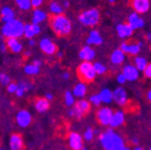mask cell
I'll list each match as a JSON object with an SVG mask.
<instances>
[{"instance_id":"836d02e7","label":"cell","mask_w":151,"mask_h":150,"mask_svg":"<svg viewBox=\"0 0 151 150\" xmlns=\"http://www.w3.org/2000/svg\"><path fill=\"white\" fill-rule=\"evenodd\" d=\"M93 66H94V69H96V73L97 75H104V74L107 73V66L105 64L101 63V62H94L93 63Z\"/></svg>"},{"instance_id":"f35d334b","label":"cell","mask_w":151,"mask_h":150,"mask_svg":"<svg viewBox=\"0 0 151 150\" xmlns=\"http://www.w3.org/2000/svg\"><path fill=\"white\" fill-rule=\"evenodd\" d=\"M0 82L3 85L9 84V77L5 74H0Z\"/></svg>"},{"instance_id":"74e56055","label":"cell","mask_w":151,"mask_h":150,"mask_svg":"<svg viewBox=\"0 0 151 150\" xmlns=\"http://www.w3.org/2000/svg\"><path fill=\"white\" fill-rule=\"evenodd\" d=\"M116 82H118L119 84H121V85L125 84V83L127 82V79H126V77L124 76V74L120 73L118 76H116Z\"/></svg>"},{"instance_id":"ee69618b","label":"cell","mask_w":151,"mask_h":150,"mask_svg":"<svg viewBox=\"0 0 151 150\" xmlns=\"http://www.w3.org/2000/svg\"><path fill=\"white\" fill-rule=\"evenodd\" d=\"M45 98H46L48 101H52V99H54V96H52V94H45Z\"/></svg>"},{"instance_id":"7a4b0ae2","label":"cell","mask_w":151,"mask_h":150,"mask_svg":"<svg viewBox=\"0 0 151 150\" xmlns=\"http://www.w3.org/2000/svg\"><path fill=\"white\" fill-rule=\"evenodd\" d=\"M50 26L55 34L60 37H64L70 34L71 32V22L66 16L63 14L55 15L50 19Z\"/></svg>"},{"instance_id":"ffe728a7","label":"cell","mask_w":151,"mask_h":150,"mask_svg":"<svg viewBox=\"0 0 151 150\" xmlns=\"http://www.w3.org/2000/svg\"><path fill=\"white\" fill-rule=\"evenodd\" d=\"M41 28L39 24H34V23H27L24 25V36L27 39H33L36 35L40 34Z\"/></svg>"},{"instance_id":"1f68e13d","label":"cell","mask_w":151,"mask_h":150,"mask_svg":"<svg viewBox=\"0 0 151 150\" xmlns=\"http://www.w3.org/2000/svg\"><path fill=\"white\" fill-rule=\"evenodd\" d=\"M15 2L22 11H27L32 7V0H15Z\"/></svg>"},{"instance_id":"6125c7cd","label":"cell","mask_w":151,"mask_h":150,"mask_svg":"<svg viewBox=\"0 0 151 150\" xmlns=\"http://www.w3.org/2000/svg\"><path fill=\"white\" fill-rule=\"evenodd\" d=\"M149 150H151V147H150V148H149Z\"/></svg>"},{"instance_id":"f5cc1de1","label":"cell","mask_w":151,"mask_h":150,"mask_svg":"<svg viewBox=\"0 0 151 150\" xmlns=\"http://www.w3.org/2000/svg\"><path fill=\"white\" fill-rule=\"evenodd\" d=\"M57 56L59 57V58H62V57H63V53H62V52H58V53H57Z\"/></svg>"},{"instance_id":"44dd1931","label":"cell","mask_w":151,"mask_h":150,"mask_svg":"<svg viewBox=\"0 0 151 150\" xmlns=\"http://www.w3.org/2000/svg\"><path fill=\"white\" fill-rule=\"evenodd\" d=\"M86 43L88 45H101L103 43V38L97 30H91L86 39Z\"/></svg>"},{"instance_id":"8992f818","label":"cell","mask_w":151,"mask_h":150,"mask_svg":"<svg viewBox=\"0 0 151 150\" xmlns=\"http://www.w3.org/2000/svg\"><path fill=\"white\" fill-rule=\"evenodd\" d=\"M114 111L111 109L110 107H101L99 110L97 111V121L100 125L102 126H109L111 122V119H112V115Z\"/></svg>"},{"instance_id":"f546056e","label":"cell","mask_w":151,"mask_h":150,"mask_svg":"<svg viewBox=\"0 0 151 150\" xmlns=\"http://www.w3.org/2000/svg\"><path fill=\"white\" fill-rule=\"evenodd\" d=\"M48 6H50V11L54 15H61L63 13V6L57 1H52Z\"/></svg>"},{"instance_id":"ac0fdd59","label":"cell","mask_w":151,"mask_h":150,"mask_svg":"<svg viewBox=\"0 0 151 150\" xmlns=\"http://www.w3.org/2000/svg\"><path fill=\"white\" fill-rule=\"evenodd\" d=\"M126 59V54L121 48L114 49L110 55V62L112 65H122Z\"/></svg>"},{"instance_id":"8fae6325","label":"cell","mask_w":151,"mask_h":150,"mask_svg":"<svg viewBox=\"0 0 151 150\" xmlns=\"http://www.w3.org/2000/svg\"><path fill=\"white\" fill-rule=\"evenodd\" d=\"M143 46V42H137V43H127L123 42L121 44L120 48L126 55H130V56H137L139 52H141V47Z\"/></svg>"},{"instance_id":"bcb514c9","label":"cell","mask_w":151,"mask_h":150,"mask_svg":"<svg viewBox=\"0 0 151 150\" xmlns=\"http://www.w3.org/2000/svg\"><path fill=\"white\" fill-rule=\"evenodd\" d=\"M35 43H36V41L34 39L28 40V45H29V46H34V45H35Z\"/></svg>"},{"instance_id":"277c9868","label":"cell","mask_w":151,"mask_h":150,"mask_svg":"<svg viewBox=\"0 0 151 150\" xmlns=\"http://www.w3.org/2000/svg\"><path fill=\"white\" fill-rule=\"evenodd\" d=\"M79 22L84 26H93L98 25L101 19V13L98 9H89L83 11L78 17Z\"/></svg>"},{"instance_id":"ab89813d","label":"cell","mask_w":151,"mask_h":150,"mask_svg":"<svg viewBox=\"0 0 151 150\" xmlns=\"http://www.w3.org/2000/svg\"><path fill=\"white\" fill-rule=\"evenodd\" d=\"M17 89H18V84H16V83H9L7 86V92L11 94H16Z\"/></svg>"},{"instance_id":"9c48e42d","label":"cell","mask_w":151,"mask_h":150,"mask_svg":"<svg viewBox=\"0 0 151 150\" xmlns=\"http://www.w3.org/2000/svg\"><path fill=\"white\" fill-rule=\"evenodd\" d=\"M122 73L126 77L127 81L129 82H134L139 78V73L141 71L134 66V64H126L123 66Z\"/></svg>"},{"instance_id":"d4e9b609","label":"cell","mask_w":151,"mask_h":150,"mask_svg":"<svg viewBox=\"0 0 151 150\" xmlns=\"http://www.w3.org/2000/svg\"><path fill=\"white\" fill-rule=\"evenodd\" d=\"M87 92V86H86V83L80 82L76 85L73 89V94L77 98H83V97L86 94Z\"/></svg>"},{"instance_id":"d6a6232c","label":"cell","mask_w":151,"mask_h":150,"mask_svg":"<svg viewBox=\"0 0 151 150\" xmlns=\"http://www.w3.org/2000/svg\"><path fill=\"white\" fill-rule=\"evenodd\" d=\"M64 102H65V105L70 107V106H73L76 104L75 101V96L71 92H66L65 94H64Z\"/></svg>"},{"instance_id":"f907efd6","label":"cell","mask_w":151,"mask_h":150,"mask_svg":"<svg viewBox=\"0 0 151 150\" xmlns=\"http://www.w3.org/2000/svg\"><path fill=\"white\" fill-rule=\"evenodd\" d=\"M146 39L148 40V41H151V33L146 34Z\"/></svg>"},{"instance_id":"5bb4252c","label":"cell","mask_w":151,"mask_h":150,"mask_svg":"<svg viewBox=\"0 0 151 150\" xmlns=\"http://www.w3.org/2000/svg\"><path fill=\"white\" fill-rule=\"evenodd\" d=\"M39 47L41 48L44 54L46 55H54L55 53H57V46L52 40L48 38H43L41 39V41L39 42Z\"/></svg>"},{"instance_id":"cb8c5ba5","label":"cell","mask_w":151,"mask_h":150,"mask_svg":"<svg viewBox=\"0 0 151 150\" xmlns=\"http://www.w3.org/2000/svg\"><path fill=\"white\" fill-rule=\"evenodd\" d=\"M6 45L13 53H20L22 50V44L17 38H7Z\"/></svg>"},{"instance_id":"f6af8a7d","label":"cell","mask_w":151,"mask_h":150,"mask_svg":"<svg viewBox=\"0 0 151 150\" xmlns=\"http://www.w3.org/2000/svg\"><path fill=\"white\" fill-rule=\"evenodd\" d=\"M131 143L134 144V145H137V144H139V138H131Z\"/></svg>"},{"instance_id":"4dcf8cb0","label":"cell","mask_w":151,"mask_h":150,"mask_svg":"<svg viewBox=\"0 0 151 150\" xmlns=\"http://www.w3.org/2000/svg\"><path fill=\"white\" fill-rule=\"evenodd\" d=\"M40 71V67H38L36 66L35 64H27V65L24 67V73L26 75H29V76H34V75H37Z\"/></svg>"},{"instance_id":"816d5d0a","label":"cell","mask_w":151,"mask_h":150,"mask_svg":"<svg viewBox=\"0 0 151 150\" xmlns=\"http://www.w3.org/2000/svg\"><path fill=\"white\" fill-rule=\"evenodd\" d=\"M68 78H69V74L68 73H64L63 74V79H68Z\"/></svg>"},{"instance_id":"484cf974","label":"cell","mask_w":151,"mask_h":150,"mask_svg":"<svg viewBox=\"0 0 151 150\" xmlns=\"http://www.w3.org/2000/svg\"><path fill=\"white\" fill-rule=\"evenodd\" d=\"M35 108L38 112H45L50 108V101L46 98H40L35 102Z\"/></svg>"},{"instance_id":"2e32d148","label":"cell","mask_w":151,"mask_h":150,"mask_svg":"<svg viewBox=\"0 0 151 150\" xmlns=\"http://www.w3.org/2000/svg\"><path fill=\"white\" fill-rule=\"evenodd\" d=\"M16 122L20 127H27L32 122V115L29 111L20 110L16 115Z\"/></svg>"},{"instance_id":"7dc6e473","label":"cell","mask_w":151,"mask_h":150,"mask_svg":"<svg viewBox=\"0 0 151 150\" xmlns=\"http://www.w3.org/2000/svg\"><path fill=\"white\" fill-rule=\"evenodd\" d=\"M147 100L151 103V89L148 90V92H147Z\"/></svg>"},{"instance_id":"e575fe53","label":"cell","mask_w":151,"mask_h":150,"mask_svg":"<svg viewBox=\"0 0 151 150\" xmlns=\"http://www.w3.org/2000/svg\"><path fill=\"white\" fill-rule=\"evenodd\" d=\"M94 136H96V134H94V130L91 127H87L86 130L84 131V133H83V138H84L85 141H87V142L92 141Z\"/></svg>"},{"instance_id":"4316f807","label":"cell","mask_w":151,"mask_h":150,"mask_svg":"<svg viewBox=\"0 0 151 150\" xmlns=\"http://www.w3.org/2000/svg\"><path fill=\"white\" fill-rule=\"evenodd\" d=\"M47 15L45 12L41 11L39 9H36L33 12V17H32V23L34 24H39L41 22H43L46 19Z\"/></svg>"},{"instance_id":"6da1fadb","label":"cell","mask_w":151,"mask_h":150,"mask_svg":"<svg viewBox=\"0 0 151 150\" xmlns=\"http://www.w3.org/2000/svg\"><path fill=\"white\" fill-rule=\"evenodd\" d=\"M99 142L104 150H123L126 146L124 138L119 133L114 132L111 127L100 134Z\"/></svg>"},{"instance_id":"9a60e30c","label":"cell","mask_w":151,"mask_h":150,"mask_svg":"<svg viewBox=\"0 0 151 150\" xmlns=\"http://www.w3.org/2000/svg\"><path fill=\"white\" fill-rule=\"evenodd\" d=\"M116 34H118V36L121 38V39H126V38H129L132 36V34H133V32H134V30L131 27V25H130L129 23H120L116 25Z\"/></svg>"},{"instance_id":"3957f363","label":"cell","mask_w":151,"mask_h":150,"mask_svg":"<svg viewBox=\"0 0 151 150\" xmlns=\"http://www.w3.org/2000/svg\"><path fill=\"white\" fill-rule=\"evenodd\" d=\"M25 24L20 20L14 19L12 21L6 22L2 27V35L6 38H20L24 34Z\"/></svg>"},{"instance_id":"6f0895ef","label":"cell","mask_w":151,"mask_h":150,"mask_svg":"<svg viewBox=\"0 0 151 150\" xmlns=\"http://www.w3.org/2000/svg\"><path fill=\"white\" fill-rule=\"evenodd\" d=\"M25 56L26 57H29V56H31V52H26L25 53Z\"/></svg>"},{"instance_id":"91938a15","label":"cell","mask_w":151,"mask_h":150,"mask_svg":"<svg viewBox=\"0 0 151 150\" xmlns=\"http://www.w3.org/2000/svg\"><path fill=\"white\" fill-rule=\"evenodd\" d=\"M107 1H108V2H110V3H113V2H116V0H107Z\"/></svg>"},{"instance_id":"30bf717a","label":"cell","mask_w":151,"mask_h":150,"mask_svg":"<svg viewBox=\"0 0 151 150\" xmlns=\"http://www.w3.org/2000/svg\"><path fill=\"white\" fill-rule=\"evenodd\" d=\"M130 5L137 14H146L150 9V0H130Z\"/></svg>"},{"instance_id":"d590c367","label":"cell","mask_w":151,"mask_h":150,"mask_svg":"<svg viewBox=\"0 0 151 150\" xmlns=\"http://www.w3.org/2000/svg\"><path fill=\"white\" fill-rule=\"evenodd\" d=\"M88 101H89L90 104H92L93 106H100L102 104L101 98H100V94H91V96L89 97V100H88Z\"/></svg>"},{"instance_id":"4fadbf2b","label":"cell","mask_w":151,"mask_h":150,"mask_svg":"<svg viewBox=\"0 0 151 150\" xmlns=\"http://www.w3.org/2000/svg\"><path fill=\"white\" fill-rule=\"evenodd\" d=\"M68 145L73 150H81L83 148V138L78 132H70L68 136Z\"/></svg>"},{"instance_id":"9f6ffc18","label":"cell","mask_w":151,"mask_h":150,"mask_svg":"<svg viewBox=\"0 0 151 150\" xmlns=\"http://www.w3.org/2000/svg\"><path fill=\"white\" fill-rule=\"evenodd\" d=\"M123 150H132V149L129 147V146H125V147H124V149H123Z\"/></svg>"},{"instance_id":"7bdbcfd3","label":"cell","mask_w":151,"mask_h":150,"mask_svg":"<svg viewBox=\"0 0 151 150\" xmlns=\"http://www.w3.org/2000/svg\"><path fill=\"white\" fill-rule=\"evenodd\" d=\"M33 64H35L36 66H38V67H40L41 64H42V62L40 61V60H38V59H35L33 61Z\"/></svg>"},{"instance_id":"c3c4849f","label":"cell","mask_w":151,"mask_h":150,"mask_svg":"<svg viewBox=\"0 0 151 150\" xmlns=\"http://www.w3.org/2000/svg\"><path fill=\"white\" fill-rule=\"evenodd\" d=\"M6 46H7V45L1 44V45H0V48H1V50H2V52H5V50H6Z\"/></svg>"},{"instance_id":"52a82bcc","label":"cell","mask_w":151,"mask_h":150,"mask_svg":"<svg viewBox=\"0 0 151 150\" xmlns=\"http://www.w3.org/2000/svg\"><path fill=\"white\" fill-rule=\"evenodd\" d=\"M113 101L116 102V105L120 107H125L129 102V98H128L127 90L123 86L116 87L113 90Z\"/></svg>"},{"instance_id":"94428289","label":"cell","mask_w":151,"mask_h":150,"mask_svg":"<svg viewBox=\"0 0 151 150\" xmlns=\"http://www.w3.org/2000/svg\"><path fill=\"white\" fill-rule=\"evenodd\" d=\"M81 150H88V148H86V147H83V148H82V149H81Z\"/></svg>"},{"instance_id":"680465c9","label":"cell","mask_w":151,"mask_h":150,"mask_svg":"<svg viewBox=\"0 0 151 150\" xmlns=\"http://www.w3.org/2000/svg\"><path fill=\"white\" fill-rule=\"evenodd\" d=\"M99 133H100V131L98 129H96V130H94V134H99Z\"/></svg>"},{"instance_id":"11a10c76","label":"cell","mask_w":151,"mask_h":150,"mask_svg":"<svg viewBox=\"0 0 151 150\" xmlns=\"http://www.w3.org/2000/svg\"><path fill=\"white\" fill-rule=\"evenodd\" d=\"M132 150H144L142 147H139V146H137V147H134Z\"/></svg>"},{"instance_id":"5b68a950","label":"cell","mask_w":151,"mask_h":150,"mask_svg":"<svg viewBox=\"0 0 151 150\" xmlns=\"http://www.w3.org/2000/svg\"><path fill=\"white\" fill-rule=\"evenodd\" d=\"M78 75H79V79L81 80V82H84V83L92 82L96 79V77L98 76L97 73H96V69H94L93 63L88 61H83L79 65Z\"/></svg>"},{"instance_id":"83f0119b","label":"cell","mask_w":151,"mask_h":150,"mask_svg":"<svg viewBox=\"0 0 151 150\" xmlns=\"http://www.w3.org/2000/svg\"><path fill=\"white\" fill-rule=\"evenodd\" d=\"M1 19L4 23L6 22H9L14 20L15 19V13L11 7L9 6H4L2 9H1Z\"/></svg>"},{"instance_id":"60d3db41","label":"cell","mask_w":151,"mask_h":150,"mask_svg":"<svg viewBox=\"0 0 151 150\" xmlns=\"http://www.w3.org/2000/svg\"><path fill=\"white\" fill-rule=\"evenodd\" d=\"M143 73H144V76L147 79L151 80V63H149L148 65H147V67L145 68V71H143Z\"/></svg>"},{"instance_id":"ba28073f","label":"cell","mask_w":151,"mask_h":150,"mask_svg":"<svg viewBox=\"0 0 151 150\" xmlns=\"http://www.w3.org/2000/svg\"><path fill=\"white\" fill-rule=\"evenodd\" d=\"M75 111V117L81 119L82 117H84L86 113L89 112L90 110V102L86 101L84 99H81L78 102H76L75 107L73 108Z\"/></svg>"},{"instance_id":"8d00e7d4","label":"cell","mask_w":151,"mask_h":150,"mask_svg":"<svg viewBox=\"0 0 151 150\" xmlns=\"http://www.w3.org/2000/svg\"><path fill=\"white\" fill-rule=\"evenodd\" d=\"M18 87L19 88H21L22 90H24V92H27V90H29V89L32 88V84L28 82H25V81H22V82H20L18 84Z\"/></svg>"},{"instance_id":"f1b7e54d","label":"cell","mask_w":151,"mask_h":150,"mask_svg":"<svg viewBox=\"0 0 151 150\" xmlns=\"http://www.w3.org/2000/svg\"><path fill=\"white\" fill-rule=\"evenodd\" d=\"M133 64H134L135 67L139 69V71H144L145 68L148 65V61L145 57H141V56H135L133 59Z\"/></svg>"},{"instance_id":"d6986e66","label":"cell","mask_w":151,"mask_h":150,"mask_svg":"<svg viewBox=\"0 0 151 150\" xmlns=\"http://www.w3.org/2000/svg\"><path fill=\"white\" fill-rule=\"evenodd\" d=\"M124 123H125V112L123 110H116L113 112L112 119H111L109 127L114 129V128H116V127L122 126Z\"/></svg>"},{"instance_id":"603a6c76","label":"cell","mask_w":151,"mask_h":150,"mask_svg":"<svg viewBox=\"0 0 151 150\" xmlns=\"http://www.w3.org/2000/svg\"><path fill=\"white\" fill-rule=\"evenodd\" d=\"M100 98H101L102 103L104 104H110L113 102V92L109 88H103L99 92Z\"/></svg>"},{"instance_id":"681fc988","label":"cell","mask_w":151,"mask_h":150,"mask_svg":"<svg viewBox=\"0 0 151 150\" xmlns=\"http://www.w3.org/2000/svg\"><path fill=\"white\" fill-rule=\"evenodd\" d=\"M68 115L69 117H75V111H73V109H70V110L68 111Z\"/></svg>"},{"instance_id":"b9f144b4","label":"cell","mask_w":151,"mask_h":150,"mask_svg":"<svg viewBox=\"0 0 151 150\" xmlns=\"http://www.w3.org/2000/svg\"><path fill=\"white\" fill-rule=\"evenodd\" d=\"M44 0H32V6L37 9V7L41 6V4L43 3Z\"/></svg>"},{"instance_id":"e0dca14e","label":"cell","mask_w":151,"mask_h":150,"mask_svg":"<svg viewBox=\"0 0 151 150\" xmlns=\"http://www.w3.org/2000/svg\"><path fill=\"white\" fill-rule=\"evenodd\" d=\"M79 57H80V59H82L83 61L91 62L96 58V50L90 45L87 44L81 48V50L79 52Z\"/></svg>"},{"instance_id":"7c38bea8","label":"cell","mask_w":151,"mask_h":150,"mask_svg":"<svg viewBox=\"0 0 151 150\" xmlns=\"http://www.w3.org/2000/svg\"><path fill=\"white\" fill-rule=\"evenodd\" d=\"M127 22L131 25V27L133 30H139V28L144 27L145 25V20L142 17H139V14H137V12H133L130 13L129 16L127 18Z\"/></svg>"},{"instance_id":"db71d44e","label":"cell","mask_w":151,"mask_h":150,"mask_svg":"<svg viewBox=\"0 0 151 150\" xmlns=\"http://www.w3.org/2000/svg\"><path fill=\"white\" fill-rule=\"evenodd\" d=\"M63 4H64V7H68L69 6V2H68V1H64Z\"/></svg>"},{"instance_id":"7402d4cb","label":"cell","mask_w":151,"mask_h":150,"mask_svg":"<svg viewBox=\"0 0 151 150\" xmlns=\"http://www.w3.org/2000/svg\"><path fill=\"white\" fill-rule=\"evenodd\" d=\"M9 147L12 150H21L23 147V140L21 136L18 133H14L9 138Z\"/></svg>"}]
</instances>
